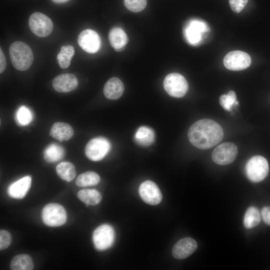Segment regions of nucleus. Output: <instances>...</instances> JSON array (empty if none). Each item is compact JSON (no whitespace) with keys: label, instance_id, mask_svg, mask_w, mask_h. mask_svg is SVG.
Segmentation results:
<instances>
[{"label":"nucleus","instance_id":"13","mask_svg":"<svg viewBox=\"0 0 270 270\" xmlns=\"http://www.w3.org/2000/svg\"><path fill=\"white\" fill-rule=\"evenodd\" d=\"M78 42L80 47L90 54L96 52L101 46V40L98 33L92 30L86 29L79 34Z\"/></svg>","mask_w":270,"mask_h":270},{"label":"nucleus","instance_id":"35","mask_svg":"<svg viewBox=\"0 0 270 270\" xmlns=\"http://www.w3.org/2000/svg\"><path fill=\"white\" fill-rule=\"evenodd\" d=\"M52 0L56 4H60L66 3L70 0Z\"/></svg>","mask_w":270,"mask_h":270},{"label":"nucleus","instance_id":"5","mask_svg":"<svg viewBox=\"0 0 270 270\" xmlns=\"http://www.w3.org/2000/svg\"><path fill=\"white\" fill-rule=\"evenodd\" d=\"M111 148V144L108 138L99 136L90 140L85 148L86 157L92 161H99L104 158Z\"/></svg>","mask_w":270,"mask_h":270},{"label":"nucleus","instance_id":"30","mask_svg":"<svg viewBox=\"0 0 270 270\" xmlns=\"http://www.w3.org/2000/svg\"><path fill=\"white\" fill-rule=\"evenodd\" d=\"M126 7L130 11L138 12L146 7L147 0H124Z\"/></svg>","mask_w":270,"mask_h":270},{"label":"nucleus","instance_id":"27","mask_svg":"<svg viewBox=\"0 0 270 270\" xmlns=\"http://www.w3.org/2000/svg\"><path fill=\"white\" fill-rule=\"evenodd\" d=\"M74 49L72 46L66 45L61 47L60 50L57 55L58 64L62 68H68L74 56Z\"/></svg>","mask_w":270,"mask_h":270},{"label":"nucleus","instance_id":"7","mask_svg":"<svg viewBox=\"0 0 270 270\" xmlns=\"http://www.w3.org/2000/svg\"><path fill=\"white\" fill-rule=\"evenodd\" d=\"M164 87L166 92L174 98H182L188 92V84L186 78L180 74H168L164 81Z\"/></svg>","mask_w":270,"mask_h":270},{"label":"nucleus","instance_id":"20","mask_svg":"<svg viewBox=\"0 0 270 270\" xmlns=\"http://www.w3.org/2000/svg\"><path fill=\"white\" fill-rule=\"evenodd\" d=\"M154 130L148 126H140L134 134L136 142L140 146H147L151 145L154 140Z\"/></svg>","mask_w":270,"mask_h":270},{"label":"nucleus","instance_id":"12","mask_svg":"<svg viewBox=\"0 0 270 270\" xmlns=\"http://www.w3.org/2000/svg\"><path fill=\"white\" fill-rule=\"evenodd\" d=\"M138 192L142 200L150 205H157L162 200L161 191L156 184L151 180L142 182L139 186Z\"/></svg>","mask_w":270,"mask_h":270},{"label":"nucleus","instance_id":"9","mask_svg":"<svg viewBox=\"0 0 270 270\" xmlns=\"http://www.w3.org/2000/svg\"><path fill=\"white\" fill-rule=\"evenodd\" d=\"M28 25L32 33L39 37L47 36L53 29V23L51 19L40 12H34L30 16Z\"/></svg>","mask_w":270,"mask_h":270},{"label":"nucleus","instance_id":"10","mask_svg":"<svg viewBox=\"0 0 270 270\" xmlns=\"http://www.w3.org/2000/svg\"><path fill=\"white\" fill-rule=\"evenodd\" d=\"M236 146L230 142H224L217 146L212 154V160L219 165H226L236 159L238 154Z\"/></svg>","mask_w":270,"mask_h":270},{"label":"nucleus","instance_id":"4","mask_svg":"<svg viewBox=\"0 0 270 270\" xmlns=\"http://www.w3.org/2000/svg\"><path fill=\"white\" fill-rule=\"evenodd\" d=\"M42 218L46 225L55 227L63 225L66 221L67 215L63 206L58 204L50 203L43 208Z\"/></svg>","mask_w":270,"mask_h":270},{"label":"nucleus","instance_id":"8","mask_svg":"<svg viewBox=\"0 0 270 270\" xmlns=\"http://www.w3.org/2000/svg\"><path fill=\"white\" fill-rule=\"evenodd\" d=\"M208 30V26L204 22L192 19L186 24L183 32L187 42L191 45L196 46L202 42L203 34Z\"/></svg>","mask_w":270,"mask_h":270},{"label":"nucleus","instance_id":"6","mask_svg":"<svg viewBox=\"0 0 270 270\" xmlns=\"http://www.w3.org/2000/svg\"><path fill=\"white\" fill-rule=\"evenodd\" d=\"M115 240V232L110 224H104L98 226L92 234V240L96 248L104 251L110 248Z\"/></svg>","mask_w":270,"mask_h":270},{"label":"nucleus","instance_id":"19","mask_svg":"<svg viewBox=\"0 0 270 270\" xmlns=\"http://www.w3.org/2000/svg\"><path fill=\"white\" fill-rule=\"evenodd\" d=\"M74 133L72 128L69 124L63 122L54 123L50 130V135L60 142L70 139Z\"/></svg>","mask_w":270,"mask_h":270},{"label":"nucleus","instance_id":"18","mask_svg":"<svg viewBox=\"0 0 270 270\" xmlns=\"http://www.w3.org/2000/svg\"><path fill=\"white\" fill-rule=\"evenodd\" d=\"M108 40L112 46L117 52L123 50L128 41L126 34L119 27H114L110 30Z\"/></svg>","mask_w":270,"mask_h":270},{"label":"nucleus","instance_id":"22","mask_svg":"<svg viewBox=\"0 0 270 270\" xmlns=\"http://www.w3.org/2000/svg\"><path fill=\"white\" fill-rule=\"evenodd\" d=\"M10 268L12 270H32L34 268V264L30 256L20 254L13 258Z\"/></svg>","mask_w":270,"mask_h":270},{"label":"nucleus","instance_id":"25","mask_svg":"<svg viewBox=\"0 0 270 270\" xmlns=\"http://www.w3.org/2000/svg\"><path fill=\"white\" fill-rule=\"evenodd\" d=\"M56 171L62 179L68 182L72 181L76 175L74 165L68 162L60 163L56 167Z\"/></svg>","mask_w":270,"mask_h":270},{"label":"nucleus","instance_id":"14","mask_svg":"<svg viewBox=\"0 0 270 270\" xmlns=\"http://www.w3.org/2000/svg\"><path fill=\"white\" fill-rule=\"evenodd\" d=\"M197 247V242L194 239L190 237L184 238L174 244L172 249V254L176 259H185L192 254Z\"/></svg>","mask_w":270,"mask_h":270},{"label":"nucleus","instance_id":"33","mask_svg":"<svg viewBox=\"0 0 270 270\" xmlns=\"http://www.w3.org/2000/svg\"><path fill=\"white\" fill-rule=\"evenodd\" d=\"M261 216L264 222L270 226V206H264L261 210Z\"/></svg>","mask_w":270,"mask_h":270},{"label":"nucleus","instance_id":"16","mask_svg":"<svg viewBox=\"0 0 270 270\" xmlns=\"http://www.w3.org/2000/svg\"><path fill=\"white\" fill-rule=\"evenodd\" d=\"M31 182V177L25 176L12 184L8 190L9 196L14 198H22L28 191Z\"/></svg>","mask_w":270,"mask_h":270},{"label":"nucleus","instance_id":"2","mask_svg":"<svg viewBox=\"0 0 270 270\" xmlns=\"http://www.w3.org/2000/svg\"><path fill=\"white\" fill-rule=\"evenodd\" d=\"M9 54L13 66L18 70H26L32 64V52L30 48L22 42L16 41L12 43L9 48Z\"/></svg>","mask_w":270,"mask_h":270},{"label":"nucleus","instance_id":"17","mask_svg":"<svg viewBox=\"0 0 270 270\" xmlns=\"http://www.w3.org/2000/svg\"><path fill=\"white\" fill-rule=\"evenodd\" d=\"M124 91V86L122 82L116 77L110 78L104 87V95L109 100H114L119 98L122 96Z\"/></svg>","mask_w":270,"mask_h":270},{"label":"nucleus","instance_id":"29","mask_svg":"<svg viewBox=\"0 0 270 270\" xmlns=\"http://www.w3.org/2000/svg\"><path fill=\"white\" fill-rule=\"evenodd\" d=\"M16 115L18 122L22 126L28 124L32 119L31 112L27 107L24 106L18 109Z\"/></svg>","mask_w":270,"mask_h":270},{"label":"nucleus","instance_id":"3","mask_svg":"<svg viewBox=\"0 0 270 270\" xmlns=\"http://www.w3.org/2000/svg\"><path fill=\"white\" fill-rule=\"evenodd\" d=\"M269 166L267 160L261 156H255L249 159L246 166V172L248 180L259 182L268 176Z\"/></svg>","mask_w":270,"mask_h":270},{"label":"nucleus","instance_id":"28","mask_svg":"<svg viewBox=\"0 0 270 270\" xmlns=\"http://www.w3.org/2000/svg\"><path fill=\"white\" fill-rule=\"evenodd\" d=\"M220 106L226 110L230 111L234 106L238 105L236 94L233 90H230L228 94L222 95L219 99Z\"/></svg>","mask_w":270,"mask_h":270},{"label":"nucleus","instance_id":"1","mask_svg":"<svg viewBox=\"0 0 270 270\" xmlns=\"http://www.w3.org/2000/svg\"><path fill=\"white\" fill-rule=\"evenodd\" d=\"M188 136L194 146L206 150L220 142L224 137V131L216 122L204 118L196 122L190 126Z\"/></svg>","mask_w":270,"mask_h":270},{"label":"nucleus","instance_id":"31","mask_svg":"<svg viewBox=\"0 0 270 270\" xmlns=\"http://www.w3.org/2000/svg\"><path fill=\"white\" fill-rule=\"evenodd\" d=\"M12 236L10 234L7 230H0V250L6 248L10 244Z\"/></svg>","mask_w":270,"mask_h":270},{"label":"nucleus","instance_id":"15","mask_svg":"<svg viewBox=\"0 0 270 270\" xmlns=\"http://www.w3.org/2000/svg\"><path fill=\"white\" fill-rule=\"evenodd\" d=\"M53 88L60 92H68L76 88L78 80L72 74H62L56 76L52 80Z\"/></svg>","mask_w":270,"mask_h":270},{"label":"nucleus","instance_id":"23","mask_svg":"<svg viewBox=\"0 0 270 270\" xmlns=\"http://www.w3.org/2000/svg\"><path fill=\"white\" fill-rule=\"evenodd\" d=\"M261 220V214L258 209L253 206H250L244 214V225L246 228H252L257 226Z\"/></svg>","mask_w":270,"mask_h":270},{"label":"nucleus","instance_id":"34","mask_svg":"<svg viewBox=\"0 0 270 270\" xmlns=\"http://www.w3.org/2000/svg\"><path fill=\"white\" fill-rule=\"evenodd\" d=\"M6 68V60L4 54L0 48V72L2 73Z\"/></svg>","mask_w":270,"mask_h":270},{"label":"nucleus","instance_id":"32","mask_svg":"<svg viewBox=\"0 0 270 270\" xmlns=\"http://www.w3.org/2000/svg\"><path fill=\"white\" fill-rule=\"evenodd\" d=\"M248 0H229L232 10L236 13L240 12L246 6Z\"/></svg>","mask_w":270,"mask_h":270},{"label":"nucleus","instance_id":"24","mask_svg":"<svg viewBox=\"0 0 270 270\" xmlns=\"http://www.w3.org/2000/svg\"><path fill=\"white\" fill-rule=\"evenodd\" d=\"M44 160L49 162L58 161L64 156V148L58 144H52L48 146L44 152Z\"/></svg>","mask_w":270,"mask_h":270},{"label":"nucleus","instance_id":"11","mask_svg":"<svg viewBox=\"0 0 270 270\" xmlns=\"http://www.w3.org/2000/svg\"><path fill=\"white\" fill-rule=\"evenodd\" d=\"M251 64V58L248 54L240 50L232 51L224 58V64L230 70H242L248 68Z\"/></svg>","mask_w":270,"mask_h":270},{"label":"nucleus","instance_id":"21","mask_svg":"<svg viewBox=\"0 0 270 270\" xmlns=\"http://www.w3.org/2000/svg\"><path fill=\"white\" fill-rule=\"evenodd\" d=\"M78 198L86 204L95 206L102 199L101 194L95 189H83L78 193Z\"/></svg>","mask_w":270,"mask_h":270},{"label":"nucleus","instance_id":"26","mask_svg":"<svg viewBox=\"0 0 270 270\" xmlns=\"http://www.w3.org/2000/svg\"><path fill=\"white\" fill-rule=\"evenodd\" d=\"M100 181L99 175L96 172L88 171L80 174L76 184L80 187H86L96 185Z\"/></svg>","mask_w":270,"mask_h":270}]
</instances>
